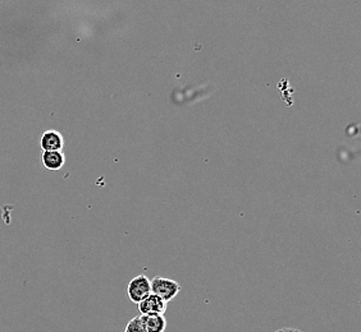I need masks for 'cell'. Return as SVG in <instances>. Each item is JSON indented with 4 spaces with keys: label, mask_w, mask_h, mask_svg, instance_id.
Returning a JSON list of instances; mask_svg holds the SVG:
<instances>
[{
    "label": "cell",
    "mask_w": 361,
    "mask_h": 332,
    "mask_svg": "<svg viewBox=\"0 0 361 332\" xmlns=\"http://www.w3.org/2000/svg\"><path fill=\"white\" fill-rule=\"evenodd\" d=\"M150 289L152 294L161 298L164 302H171L178 295L180 286L177 281L167 277H154L150 280Z\"/></svg>",
    "instance_id": "6da1fadb"
},
{
    "label": "cell",
    "mask_w": 361,
    "mask_h": 332,
    "mask_svg": "<svg viewBox=\"0 0 361 332\" xmlns=\"http://www.w3.org/2000/svg\"><path fill=\"white\" fill-rule=\"evenodd\" d=\"M150 294V280L145 275L133 277L127 286V295L135 305H139L140 302H142Z\"/></svg>",
    "instance_id": "7a4b0ae2"
},
{
    "label": "cell",
    "mask_w": 361,
    "mask_h": 332,
    "mask_svg": "<svg viewBox=\"0 0 361 332\" xmlns=\"http://www.w3.org/2000/svg\"><path fill=\"white\" fill-rule=\"evenodd\" d=\"M139 312L141 316H152V314H164L167 311V302L161 298L150 294L142 302H140Z\"/></svg>",
    "instance_id": "3957f363"
},
{
    "label": "cell",
    "mask_w": 361,
    "mask_h": 332,
    "mask_svg": "<svg viewBox=\"0 0 361 332\" xmlns=\"http://www.w3.org/2000/svg\"><path fill=\"white\" fill-rule=\"evenodd\" d=\"M39 143H40L42 153L62 151L64 139H63L62 134L58 131H47L42 133Z\"/></svg>",
    "instance_id": "277c9868"
},
{
    "label": "cell",
    "mask_w": 361,
    "mask_h": 332,
    "mask_svg": "<svg viewBox=\"0 0 361 332\" xmlns=\"http://www.w3.org/2000/svg\"><path fill=\"white\" fill-rule=\"evenodd\" d=\"M42 165L50 172L61 170L66 164V158L62 151H51V153H42Z\"/></svg>",
    "instance_id": "5b68a950"
},
{
    "label": "cell",
    "mask_w": 361,
    "mask_h": 332,
    "mask_svg": "<svg viewBox=\"0 0 361 332\" xmlns=\"http://www.w3.org/2000/svg\"><path fill=\"white\" fill-rule=\"evenodd\" d=\"M141 319L147 332H164L167 328V319L164 314L141 316Z\"/></svg>",
    "instance_id": "8992f818"
},
{
    "label": "cell",
    "mask_w": 361,
    "mask_h": 332,
    "mask_svg": "<svg viewBox=\"0 0 361 332\" xmlns=\"http://www.w3.org/2000/svg\"><path fill=\"white\" fill-rule=\"evenodd\" d=\"M125 332H147L146 331L145 326L142 324L141 316L130 319L128 324L126 325Z\"/></svg>",
    "instance_id": "52a82bcc"
},
{
    "label": "cell",
    "mask_w": 361,
    "mask_h": 332,
    "mask_svg": "<svg viewBox=\"0 0 361 332\" xmlns=\"http://www.w3.org/2000/svg\"><path fill=\"white\" fill-rule=\"evenodd\" d=\"M274 332H302L299 328H293V327H285V328H279L277 331Z\"/></svg>",
    "instance_id": "ba28073f"
}]
</instances>
